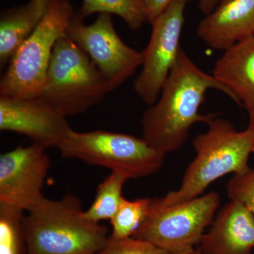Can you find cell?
<instances>
[{
    "label": "cell",
    "instance_id": "277c9868",
    "mask_svg": "<svg viewBox=\"0 0 254 254\" xmlns=\"http://www.w3.org/2000/svg\"><path fill=\"white\" fill-rule=\"evenodd\" d=\"M75 13L68 0H50L41 23L21 45L0 81V96L39 97L57 42L66 34Z\"/></svg>",
    "mask_w": 254,
    "mask_h": 254
},
{
    "label": "cell",
    "instance_id": "ffe728a7",
    "mask_svg": "<svg viewBox=\"0 0 254 254\" xmlns=\"http://www.w3.org/2000/svg\"><path fill=\"white\" fill-rule=\"evenodd\" d=\"M230 200L243 205L254 215V168L235 174L227 185Z\"/></svg>",
    "mask_w": 254,
    "mask_h": 254
},
{
    "label": "cell",
    "instance_id": "52a82bcc",
    "mask_svg": "<svg viewBox=\"0 0 254 254\" xmlns=\"http://www.w3.org/2000/svg\"><path fill=\"white\" fill-rule=\"evenodd\" d=\"M220 204V195L215 191L170 205H162L154 198L148 218L133 238L173 254H190L213 223Z\"/></svg>",
    "mask_w": 254,
    "mask_h": 254
},
{
    "label": "cell",
    "instance_id": "9c48e42d",
    "mask_svg": "<svg viewBox=\"0 0 254 254\" xmlns=\"http://www.w3.org/2000/svg\"><path fill=\"white\" fill-rule=\"evenodd\" d=\"M190 0H175L152 21L149 43L143 53L141 73L133 83L136 94L148 106L158 99L178 59L185 11Z\"/></svg>",
    "mask_w": 254,
    "mask_h": 254
},
{
    "label": "cell",
    "instance_id": "7402d4cb",
    "mask_svg": "<svg viewBox=\"0 0 254 254\" xmlns=\"http://www.w3.org/2000/svg\"><path fill=\"white\" fill-rule=\"evenodd\" d=\"M175 0H142L149 22L154 21Z\"/></svg>",
    "mask_w": 254,
    "mask_h": 254
},
{
    "label": "cell",
    "instance_id": "e0dca14e",
    "mask_svg": "<svg viewBox=\"0 0 254 254\" xmlns=\"http://www.w3.org/2000/svg\"><path fill=\"white\" fill-rule=\"evenodd\" d=\"M78 13L83 19L96 13L117 15L133 30L149 22L142 0H83Z\"/></svg>",
    "mask_w": 254,
    "mask_h": 254
},
{
    "label": "cell",
    "instance_id": "4fadbf2b",
    "mask_svg": "<svg viewBox=\"0 0 254 254\" xmlns=\"http://www.w3.org/2000/svg\"><path fill=\"white\" fill-rule=\"evenodd\" d=\"M197 248L202 254H252L254 215L243 205L230 200L219 210Z\"/></svg>",
    "mask_w": 254,
    "mask_h": 254
},
{
    "label": "cell",
    "instance_id": "603a6c76",
    "mask_svg": "<svg viewBox=\"0 0 254 254\" xmlns=\"http://www.w3.org/2000/svg\"><path fill=\"white\" fill-rule=\"evenodd\" d=\"M220 0H199L198 9L203 14H210L220 2Z\"/></svg>",
    "mask_w": 254,
    "mask_h": 254
},
{
    "label": "cell",
    "instance_id": "8992f818",
    "mask_svg": "<svg viewBox=\"0 0 254 254\" xmlns=\"http://www.w3.org/2000/svg\"><path fill=\"white\" fill-rule=\"evenodd\" d=\"M58 149L64 158L104 167L112 172L125 173L130 179L157 173L165 156L143 138L102 130H73Z\"/></svg>",
    "mask_w": 254,
    "mask_h": 254
},
{
    "label": "cell",
    "instance_id": "44dd1931",
    "mask_svg": "<svg viewBox=\"0 0 254 254\" xmlns=\"http://www.w3.org/2000/svg\"><path fill=\"white\" fill-rule=\"evenodd\" d=\"M95 254H173L147 241L131 238L108 241V244Z\"/></svg>",
    "mask_w": 254,
    "mask_h": 254
},
{
    "label": "cell",
    "instance_id": "5bb4252c",
    "mask_svg": "<svg viewBox=\"0 0 254 254\" xmlns=\"http://www.w3.org/2000/svg\"><path fill=\"white\" fill-rule=\"evenodd\" d=\"M212 74L232 92L235 103L247 110L248 128L254 131V38L224 51Z\"/></svg>",
    "mask_w": 254,
    "mask_h": 254
},
{
    "label": "cell",
    "instance_id": "ac0fdd59",
    "mask_svg": "<svg viewBox=\"0 0 254 254\" xmlns=\"http://www.w3.org/2000/svg\"><path fill=\"white\" fill-rule=\"evenodd\" d=\"M153 201L152 198H138L133 200L125 198L117 213L110 220L112 226L110 240H123L134 237L148 218Z\"/></svg>",
    "mask_w": 254,
    "mask_h": 254
},
{
    "label": "cell",
    "instance_id": "5b68a950",
    "mask_svg": "<svg viewBox=\"0 0 254 254\" xmlns=\"http://www.w3.org/2000/svg\"><path fill=\"white\" fill-rule=\"evenodd\" d=\"M110 92L89 57L67 35L60 38L40 97L67 118L84 113Z\"/></svg>",
    "mask_w": 254,
    "mask_h": 254
},
{
    "label": "cell",
    "instance_id": "d4e9b609",
    "mask_svg": "<svg viewBox=\"0 0 254 254\" xmlns=\"http://www.w3.org/2000/svg\"><path fill=\"white\" fill-rule=\"evenodd\" d=\"M253 154L254 155V151H253Z\"/></svg>",
    "mask_w": 254,
    "mask_h": 254
},
{
    "label": "cell",
    "instance_id": "7c38bea8",
    "mask_svg": "<svg viewBox=\"0 0 254 254\" xmlns=\"http://www.w3.org/2000/svg\"><path fill=\"white\" fill-rule=\"evenodd\" d=\"M196 33L207 46L223 52L254 38V0H220L200 20Z\"/></svg>",
    "mask_w": 254,
    "mask_h": 254
},
{
    "label": "cell",
    "instance_id": "d6986e66",
    "mask_svg": "<svg viewBox=\"0 0 254 254\" xmlns=\"http://www.w3.org/2000/svg\"><path fill=\"white\" fill-rule=\"evenodd\" d=\"M24 212L0 203V254H27Z\"/></svg>",
    "mask_w": 254,
    "mask_h": 254
},
{
    "label": "cell",
    "instance_id": "2e32d148",
    "mask_svg": "<svg viewBox=\"0 0 254 254\" xmlns=\"http://www.w3.org/2000/svg\"><path fill=\"white\" fill-rule=\"evenodd\" d=\"M129 179L125 173L112 172L98 187L94 200L84 210L85 218L97 223L111 220L125 200L123 187Z\"/></svg>",
    "mask_w": 254,
    "mask_h": 254
},
{
    "label": "cell",
    "instance_id": "30bf717a",
    "mask_svg": "<svg viewBox=\"0 0 254 254\" xmlns=\"http://www.w3.org/2000/svg\"><path fill=\"white\" fill-rule=\"evenodd\" d=\"M46 150L31 144L0 155V203L29 212L46 198L42 190L50 166Z\"/></svg>",
    "mask_w": 254,
    "mask_h": 254
},
{
    "label": "cell",
    "instance_id": "ba28073f",
    "mask_svg": "<svg viewBox=\"0 0 254 254\" xmlns=\"http://www.w3.org/2000/svg\"><path fill=\"white\" fill-rule=\"evenodd\" d=\"M66 35L94 64L110 92L122 86L141 66L143 53L127 46L114 27L110 14L102 13L91 24L75 13Z\"/></svg>",
    "mask_w": 254,
    "mask_h": 254
},
{
    "label": "cell",
    "instance_id": "cb8c5ba5",
    "mask_svg": "<svg viewBox=\"0 0 254 254\" xmlns=\"http://www.w3.org/2000/svg\"><path fill=\"white\" fill-rule=\"evenodd\" d=\"M190 254H202L201 252H200V250H198V248L195 249L193 252H192Z\"/></svg>",
    "mask_w": 254,
    "mask_h": 254
},
{
    "label": "cell",
    "instance_id": "7a4b0ae2",
    "mask_svg": "<svg viewBox=\"0 0 254 254\" xmlns=\"http://www.w3.org/2000/svg\"><path fill=\"white\" fill-rule=\"evenodd\" d=\"M81 200L45 198L24 219L27 254H95L109 241L108 227L87 220Z\"/></svg>",
    "mask_w": 254,
    "mask_h": 254
},
{
    "label": "cell",
    "instance_id": "8fae6325",
    "mask_svg": "<svg viewBox=\"0 0 254 254\" xmlns=\"http://www.w3.org/2000/svg\"><path fill=\"white\" fill-rule=\"evenodd\" d=\"M0 130L27 136L46 149L59 148L73 131L66 117L40 96H0Z\"/></svg>",
    "mask_w": 254,
    "mask_h": 254
},
{
    "label": "cell",
    "instance_id": "3957f363",
    "mask_svg": "<svg viewBox=\"0 0 254 254\" xmlns=\"http://www.w3.org/2000/svg\"><path fill=\"white\" fill-rule=\"evenodd\" d=\"M208 129L193 141L195 157L187 168L180 188L158 198L162 205L177 204L203 194L218 179L245 171L254 149V131H237L225 119L214 118Z\"/></svg>",
    "mask_w": 254,
    "mask_h": 254
},
{
    "label": "cell",
    "instance_id": "6da1fadb",
    "mask_svg": "<svg viewBox=\"0 0 254 254\" xmlns=\"http://www.w3.org/2000/svg\"><path fill=\"white\" fill-rule=\"evenodd\" d=\"M211 88L235 102L232 92L213 74L200 69L182 48L158 99L143 114V139L164 155L180 149L195 124L208 125L218 116V114L199 113L205 94Z\"/></svg>",
    "mask_w": 254,
    "mask_h": 254
},
{
    "label": "cell",
    "instance_id": "9a60e30c",
    "mask_svg": "<svg viewBox=\"0 0 254 254\" xmlns=\"http://www.w3.org/2000/svg\"><path fill=\"white\" fill-rule=\"evenodd\" d=\"M50 0H29L1 11L0 17V66L9 64L18 48L38 27Z\"/></svg>",
    "mask_w": 254,
    "mask_h": 254
}]
</instances>
